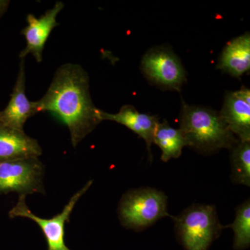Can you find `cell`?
<instances>
[{"label":"cell","instance_id":"1","mask_svg":"<svg viewBox=\"0 0 250 250\" xmlns=\"http://www.w3.org/2000/svg\"><path fill=\"white\" fill-rule=\"evenodd\" d=\"M89 77L78 64L59 67L44 96L34 102L38 113L49 111L66 125L73 147L102 122L100 111L94 105Z\"/></svg>","mask_w":250,"mask_h":250},{"label":"cell","instance_id":"2","mask_svg":"<svg viewBox=\"0 0 250 250\" xmlns=\"http://www.w3.org/2000/svg\"><path fill=\"white\" fill-rule=\"evenodd\" d=\"M179 129L187 146L202 153L232 149L239 142L229 129L220 113L205 106L188 105L183 102Z\"/></svg>","mask_w":250,"mask_h":250},{"label":"cell","instance_id":"3","mask_svg":"<svg viewBox=\"0 0 250 250\" xmlns=\"http://www.w3.org/2000/svg\"><path fill=\"white\" fill-rule=\"evenodd\" d=\"M174 219L177 236L186 250H208L223 229L213 206H191Z\"/></svg>","mask_w":250,"mask_h":250},{"label":"cell","instance_id":"4","mask_svg":"<svg viewBox=\"0 0 250 250\" xmlns=\"http://www.w3.org/2000/svg\"><path fill=\"white\" fill-rule=\"evenodd\" d=\"M167 197L153 188H140L126 192L118 207L120 220L123 226L141 231L159 219L171 216L167 210Z\"/></svg>","mask_w":250,"mask_h":250},{"label":"cell","instance_id":"5","mask_svg":"<svg viewBox=\"0 0 250 250\" xmlns=\"http://www.w3.org/2000/svg\"><path fill=\"white\" fill-rule=\"evenodd\" d=\"M44 166L39 158L0 161V195L43 193Z\"/></svg>","mask_w":250,"mask_h":250},{"label":"cell","instance_id":"6","mask_svg":"<svg viewBox=\"0 0 250 250\" xmlns=\"http://www.w3.org/2000/svg\"><path fill=\"white\" fill-rule=\"evenodd\" d=\"M141 70L147 80L163 89L180 91L187 73L180 59L170 47H152L144 54Z\"/></svg>","mask_w":250,"mask_h":250},{"label":"cell","instance_id":"7","mask_svg":"<svg viewBox=\"0 0 250 250\" xmlns=\"http://www.w3.org/2000/svg\"><path fill=\"white\" fill-rule=\"evenodd\" d=\"M93 181H89L84 187L77 192L70 199L60 213L50 219L36 216L29 209L26 204L25 195L19 196L17 204L9 213L11 218L22 217L35 222L42 230L47 244V250H71L67 248L65 242V224L69 222L70 215L77 202L89 189Z\"/></svg>","mask_w":250,"mask_h":250},{"label":"cell","instance_id":"8","mask_svg":"<svg viewBox=\"0 0 250 250\" xmlns=\"http://www.w3.org/2000/svg\"><path fill=\"white\" fill-rule=\"evenodd\" d=\"M63 8V3L57 1L52 9L47 10L40 18H36L32 14L28 15L27 25L22 31L27 45L21 52L20 59H24L28 54H32L36 62H42L46 42L52 30L59 26L57 16Z\"/></svg>","mask_w":250,"mask_h":250},{"label":"cell","instance_id":"9","mask_svg":"<svg viewBox=\"0 0 250 250\" xmlns=\"http://www.w3.org/2000/svg\"><path fill=\"white\" fill-rule=\"evenodd\" d=\"M25 83L24 59H21L17 80L9 104L3 111H0V123L18 130H24L27 120L38 113L34 102L29 101L26 95Z\"/></svg>","mask_w":250,"mask_h":250},{"label":"cell","instance_id":"10","mask_svg":"<svg viewBox=\"0 0 250 250\" xmlns=\"http://www.w3.org/2000/svg\"><path fill=\"white\" fill-rule=\"evenodd\" d=\"M42 154L36 139L18 130L0 123V161L34 159Z\"/></svg>","mask_w":250,"mask_h":250},{"label":"cell","instance_id":"11","mask_svg":"<svg viewBox=\"0 0 250 250\" xmlns=\"http://www.w3.org/2000/svg\"><path fill=\"white\" fill-rule=\"evenodd\" d=\"M100 118L102 121H114L124 125L139 135L140 138L146 141L149 156H152L151 146L156 127L160 123L157 116L140 113L134 106L125 105L117 113H108L101 110Z\"/></svg>","mask_w":250,"mask_h":250},{"label":"cell","instance_id":"12","mask_svg":"<svg viewBox=\"0 0 250 250\" xmlns=\"http://www.w3.org/2000/svg\"><path fill=\"white\" fill-rule=\"evenodd\" d=\"M217 67L236 78H240L250 71L249 32H246L228 42L222 51Z\"/></svg>","mask_w":250,"mask_h":250},{"label":"cell","instance_id":"13","mask_svg":"<svg viewBox=\"0 0 250 250\" xmlns=\"http://www.w3.org/2000/svg\"><path fill=\"white\" fill-rule=\"evenodd\" d=\"M219 113L240 141H250V103L240 98L236 91L228 92Z\"/></svg>","mask_w":250,"mask_h":250},{"label":"cell","instance_id":"14","mask_svg":"<svg viewBox=\"0 0 250 250\" xmlns=\"http://www.w3.org/2000/svg\"><path fill=\"white\" fill-rule=\"evenodd\" d=\"M153 143L161 148L162 151L161 160L164 162L179 158L182 155L183 148L187 146L182 131L172 127L166 121L158 125Z\"/></svg>","mask_w":250,"mask_h":250},{"label":"cell","instance_id":"15","mask_svg":"<svg viewBox=\"0 0 250 250\" xmlns=\"http://www.w3.org/2000/svg\"><path fill=\"white\" fill-rule=\"evenodd\" d=\"M233 182L250 187V141H239L231 156Z\"/></svg>","mask_w":250,"mask_h":250},{"label":"cell","instance_id":"16","mask_svg":"<svg viewBox=\"0 0 250 250\" xmlns=\"http://www.w3.org/2000/svg\"><path fill=\"white\" fill-rule=\"evenodd\" d=\"M231 228L234 231L233 248L236 250H244L250 246V202L246 200L238 207L236 218L231 225L223 227Z\"/></svg>","mask_w":250,"mask_h":250},{"label":"cell","instance_id":"17","mask_svg":"<svg viewBox=\"0 0 250 250\" xmlns=\"http://www.w3.org/2000/svg\"><path fill=\"white\" fill-rule=\"evenodd\" d=\"M10 1L6 0H0V18L6 12L8 9Z\"/></svg>","mask_w":250,"mask_h":250}]
</instances>
